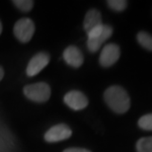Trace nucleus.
Returning a JSON list of instances; mask_svg holds the SVG:
<instances>
[{
  "mask_svg": "<svg viewBox=\"0 0 152 152\" xmlns=\"http://www.w3.org/2000/svg\"><path fill=\"white\" fill-rule=\"evenodd\" d=\"M104 100L117 114H124L130 107V99L126 91L120 86H112L104 93Z\"/></svg>",
  "mask_w": 152,
  "mask_h": 152,
  "instance_id": "1",
  "label": "nucleus"
},
{
  "mask_svg": "<svg viewBox=\"0 0 152 152\" xmlns=\"http://www.w3.org/2000/svg\"><path fill=\"white\" fill-rule=\"evenodd\" d=\"M24 94L28 99L34 102H47L50 97V88L45 82H39L27 85L24 88Z\"/></svg>",
  "mask_w": 152,
  "mask_h": 152,
  "instance_id": "2",
  "label": "nucleus"
},
{
  "mask_svg": "<svg viewBox=\"0 0 152 152\" xmlns=\"http://www.w3.org/2000/svg\"><path fill=\"white\" fill-rule=\"evenodd\" d=\"M35 33L34 22L29 18H22L18 20L14 26V35L21 42H28L31 41Z\"/></svg>",
  "mask_w": 152,
  "mask_h": 152,
  "instance_id": "3",
  "label": "nucleus"
},
{
  "mask_svg": "<svg viewBox=\"0 0 152 152\" xmlns=\"http://www.w3.org/2000/svg\"><path fill=\"white\" fill-rule=\"evenodd\" d=\"M71 134H72V130L67 124H59L53 126L45 132V139L48 142H57L69 138Z\"/></svg>",
  "mask_w": 152,
  "mask_h": 152,
  "instance_id": "4",
  "label": "nucleus"
},
{
  "mask_svg": "<svg viewBox=\"0 0 152 152\" xmlns=\"http://www.w3.org/2000/svg\"><path fill=\"white\" fill-rule=\"evenodd\" d=\"M120 48L115 44H109L105 45L101 51L99 59L100 64L103 67H110L118 61V59L120 58Z\"/></svg>",
  "mask_w": 152,
  "mask_h": 152,
  "instance_id": "5",
  "label": "nucleus"
},
{
  "mask_svg": "<svg viewBox=\"0 0 152 152\" xmlns=\"http://www.w3.org/2000/svg\"><path fill=\"white\" fill-rule=\"evenodd\" d=\"M48 62H50V56L48 53H37L29 61V64L27 66V75L29 77H33V76L37 75L48 65Z\"/></svg>",
  "mask_w": 152,
  "mask_h": 152,
  "instance_id": "6",
  "label": "nucleus"
},
{
  "mask_svg": "<svg viewBox=\"0 0 152 152\" xmlns=\"http://www.w3.org/2000/svg\"><path fill=\"white\" fill-rule=\"evenodd\" d=\"M63 101L72 110L79 111L87 107L88 99L80 91H70L64 96Z\"/></svg>",
  "mask_w": 152,
  "mask_h": 152,
  "instance_id": "7",
  "label": "nucleus"
},
{
  "mask_svg": "<svg viewBox=\"0 0 152 152\" xmlns=\"http://www.w3.org/2000/svg\"><path fill=\"white\" fill-rule=\"evenodd\" d=\"M63 58H64L66 63L72 67H80L84 61L83 54H82L80 50L74 45H70L64 50Z\"/></svg>",
  "mask_w": 152,
  "mask_h": 152,
  "instance_id": "8",
  "label": "nucleus"
},
{
  "mask_svg": "<svg viewBox=\"0 0 152 152\" xmlns=\"http://www.w3.org/2000/svg\"><path fill=\"white\" fill-rule=\"evenodd\" d=\"M113 34V28L108 25H104V30L102 34L98 37L94 39H87V48L91 53H96L97 50L101 48L102 44L106 42Z\"/></svg>",
  "mask_w": 152,
  "mask_h": 152,
  "instance_id": "9",
  "label": "nucleus"
},
{
  "mask_svg": "<svg viewBox=\"0 0 152 152\" xmlns=\"http://www.w3.org/2000/svg\"><path fill=\"white\" fill-rule=\"evenodd\" d=\"M102 16L100 12L96 9H91L87 12L84 19V30L88 34L91 30L102 25Z\"/></svg>",
  "mask_w": 152,
  "mask_h": 152,
  "instance_id": "10",
  "label": "nucleus"
},
{
  "mask_svg": "<svg viewBox=\"0 0 152 152\" xmlns=\"http://www.w3.org/2000/svg\"><path fill=\"white\" fill-rule=\"evenodd\" d=\"M138 44L145 50L152 51V36L146 32H139L136 36Z\"/></svg>",
  "mask_w": 152,
  "mask_h": 152,
  "instance_id": "11",
  "label": "nucleus"
},
{
  "mask_svg": "<svg viewBox=\"0 0 152 152\" xmlns=\"http://www.w3.org/2000/svg\"><path fill=\"white\" fill-rule=\"evenodd\" d=\"M137 152H152V136L142 137L136 143Z\"/></svg>",
  "mask_w": 152,
  "mask_h": 152,
  "instance_id": "12",
  "label": "nucleus"
},
{
  "mask_svg": "<svg viewBox=\"0 0 152 152\" xmlns=\"http://www.w3.org/2000/svg\"><path fill=\"white\" fill-rule=\"evenodd\" d=\"M108 6L112 10L117 11V12H121L126 8L127 2L124 0H109L107 1Z\"/></svg>",
  "mask_w": 152,
  "mask_h": 152,
  "instance_id": "13",
  "label": "nucleus"
},
{
  "mask_svg": "<svg viewBox=\"0 0 152 152\" xmlns=\"http://www.w3.org/2000/svg\"><path fill=\"white\" fill-rule=\"evenodd\" d=\"M138 126L144 130H152V114H147L139 118Z\"/></svg>",
  "mask_w": 152,
  "mask_h": 152,
  "instance_id": "14",
  "label": "nucleus"
},
{
  "mask_svg": "<svg viewBox=\"0 0 152 152\" xmlns=\"http://www.w3.org/2000/svg\"><path fill=\"white\" fill-rule=\"evenodd\" d=\"M13 3L18 9L23 12H29L34 6V1H30V0H16L13 1Z\"/></svg>",
  "mask_w": 152,
  "mask_h": 152,
  "instance_id": "15",
  "label": "nucleus"
},
{
  "mask_svg": "<svg viewBox=\"0 0 152 152\" xmlns=\"http://www.w3.org/2000/svg\"><path fill=\"white\" fill-rule=\"evenodd\" d=\"M63 152H91L88 149H84V148H77V147H72V148H67Z\"/></svg>",
  "mask_w": 152,
  "mask_h": 152,
  "instance_id": "16",
  "label": "nucleus"
},
{
  "mask_svg": "<svg viewBox=\"0 0 152 152\" xmlns=\"http://www.w3.org/2000/svg\"><path fill=\"white\" fill-rule=\"evenodd\" d=\"M3 76H4V70H3V68L0 66V80L3 78Z\"/></svg>",
  "mask_w": 152,
  "mask_h": 152,
  "instance_id": "17",
  "label": "nucleus"
},
{
  "mask_svg": "<svg viewBox=\"0 0 152 152\" xmlns=\"http://www.w3.org/2000/svg\"><path fill=\"white\" fill-rule=\"evenodd\" d=\"M1 33H2V24L0 22V35H1Z\"/></svg>",
  "mask_w": 152,
  "mask_h": 152,
  "instance_id": "18",
  "label": "nucleus"
}]
</instances>
